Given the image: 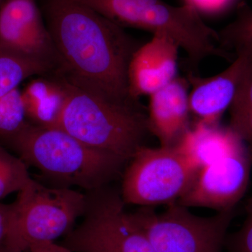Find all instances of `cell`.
Instances as JSON below:
<instances>
[{
	"mask_svg": "<svg viewBox=\"0 0 252 252\" xmlns=\"http://www.w3.org/2000/svg\"><path fill=\"white\" fill-rule=\"evenodd\" d=\"M41 3L63 74L113 99L139 101L131 97L127 74L142 44L124 28L77 0Z\"/></svg>",
	"mask_w": 252,
	"mask_h": 252,
	"instance_id": "cell-1",
	"label": "cell"
},
{
	"mask_svg": "<svg viewBox=\"0 0 252 252\" xmlns=\"http://www.w3.org/2000/svg\"><path fill=\"white\" fill-rule=\"evenodd\" d=\"M62 75L67 97L59 129L129 161L149 132L147 114L140 102L113 99Z\"/></svg>",
	"mask_w": 252,
	"mask_h": 252,
	"instance_id": "cell-2",
	"label": "cell"
},
{
	"mask_svg": "<svg viewBox=\"0 0 252 252\" xmlns=\"http://www.w3.org/2000/svg\"><path fill=\"white\" fill-rule=\"evenodd\" d=\"M27 164L61 187L88 191L106 187L122 171L126 159L91 147L61 129L28 123L9 144Z\"/></svg>",
	"mask_w": 252,
	"mask_h": 252,
	"instance_id": "cell-3",
	"label": "cell"
},
{
	"mask_svg": "<svg viewBox=\"0 0 252 252\" xmlns=\"http://www.w3.org/2000/svg\"><path fill=\"white\" fill-rule=\"evenodd\" d=\"M104 17L122 26L152 34H167L188 56L196 68L209 56L232 61L234 55L217 46L218 32L207 26L188 4L174 6L162 0H77Z\"/></svg>",
	"mask_w": 252,
	"mask_h": 252,
	"instance_id": "cell-4",
	"label": "cell"
},
{
	"mask_svg": "<svg viewBox=\"0 0 252 252\" xmlns=\"http://www.w3.org/2000/svg\"><path fill=\"white\" fill-rule=\"evenodd\" d=\"M16 210L2 243L10 251L28 252L34 244L54 242L84 216L87 195L68 187H49L32 180L18 193Z\"/></svg>",
	"mask_w": 252,
	"mask_h": 252,
	"instance_id": "cell-5",
	"label": "cell"
},
{
	"mask_svg": "<svg viewBox=\"0 0 252 252\" xmlns=\"http://www.w3.org/2000/svg\"><path fill=\"white\" fill-rule=\"evenodd\" d=\"M234 209L196 216L175 202L162 212L142 207L128 213L155 252H222Z\"/></svg>",
	"mask_w": 252,
	"mask_h": 252,
	"instance_id": "cell-6",
	"label": "cell"
},
{
	"mask_svg": "<svg viewBox=\"0 0 252 252\" xmlns=\"http://www.w3.org/2000/svg\"><path fill=\"white\" fill-rule=\"evenodd\" d=\"M84 220L62 245L73 252H155L124 210L122 195L106 187L89 191Z\"/></svg>",
	"mask_w": 252,
	"mask_h": 252,
	"instance_id": "cell-7",
	"label": "cell"
},
{
	"mask_svg": "<svg viewBox=\"0 0 252 252\" xmlns=\"http://www.w3.org/2000/svg\"><path fill=\"white\" fill-rule=\"evenodd\" d=\"M123 177L125 204L152 207L177 202L197 170L176 147H141L130 159Z\"/></svg>",
	"mask_w": 252,
	"mask_h": 252,
	"instance_id": "cell-8",
	"label": "cell"
},
{
	"mask_svg": "<svg viewBox=\"0 0 252 252\" xmlns=\"http://www.w3.org/2000/svg\"><path fill=\"white\" fill-rule=\"evenodd\" d=\"M252 151L247 144L200 169L177 203L187 207H206L217 212L234 209L248 189Z\"/></svg>",
	"mask_w": 252,
	"mask_h": 252,
	"instance_id": "cell-9",
	"label": "cell"
},
{
	"mask_svg": "<svg viewBox=\"0 0 252 252\" xmlns=\"http://www.w3.org/2000/svg\"><path fill=\"white\" fill-rule=\"evenodd\" d=\"M0 46L43 60L63 72L36 0H5L0 7Z\"/></svg>",
	"mask_w": 252,
	"mask_h": 252,
	"instance_id": "cell-10",
	"label": "cell"
},
{
	"mask_svg": "<svg viewBox=\"0 0 252 252\" xmlns=\"http://www.w3.org/2000/svg\"><path fill=\"white\" fill-rule=\"evenodd\" d=\"M180 46L167 34H153L136 51L128 68L129 92L137 99L150 95L177 77Z\"/></svg>",
	"mask_w": 252,
	"mask_h": 252,
	"instance_id": "cell-11",
	"label": "cell"
},
{
	"mask_svg": "<svg viewBox=\"0 0 252 252\" xmlns=\"http://www.w3.org/2000/svg\"><path fill=\"white\" fill-rule=\"evenodd\" d=\"M252 54L236 56L224 71L211 77L189 73V107L197 122L218 124L234 98L238 84Z\"/></svg>",
	"mask_w": 252,
	"mask_h": 252,
	"instance_id": "cell-12",
	"label": "cell"
},
{
	"mask_svg": "<svg viewBox=\"0 0 252 252\" xmlns=\"http://www.w3.org/2000/svg\"><path fill=\"white\" fill-rule=\"evenodd\" d=\"M189 91L187 78L177 76L149 95V131L157 137L160 147H175L190 128Z\"/></svg>",
	"mask_w": 252,
	"mask_h": 252,
	"instance_id": "cell-13",
	"label": "cell"
},
{
	"mask_svg": "<svg viewBox=\"0 0 252 252\" xmlns=\"http://www.w3.org/2000/svg\"><path fill=\"white\" fill-rule=\"evenodd\" d=\"M246 144L228 127L196 122L175 146L197 170L233 153Z\"/></svg>",
	"mask_w": 252,
	"mask_h": 252,
	"instance_id": "cell-14",
	"label": "cell"
},
{
	"mask_svg": "<svg viewBox=\"0 0 252 252\" xmlns=\"http://www.w3.org/2000/svg\"><path fill=\"white\" fill-rule=\"evenodd\" d=\"M21 94L30 124L59 129L67 97V89L61 73L33 79L21 91Z\"/></svg>",
	"mask_w": 252,
	"mask_h": 252,
	"instance_id": "cell-15",
	"label": "cell"
},
{
	"mask_svg": "<svg viewBox=\"0 0 252 252\" xmlns=\"http://www.w3.org/2000/svg\"><path fill=\"white\" fill-rule=\"evenodd\" d=\"M57 72L51 63L0 46V97L17 89L28 78Z\"/></svg>",
	"mask_w": 252,
	"mask_h": 252,
	"instance_id": "cell-16",
	"label": "cell"
},
{
	"mask_svg": "<svg viewBox=\"0 0 252 252\" xmlns=\"http://www.w3.org/2000/svg\"><path fill=\"white\" fill-rule=\"evenodd\" d=\"M229 109V127L252 151V56Z\"/></svg>",
	"mask_w": 252,
	"mask_h": 252,
	"instance_id": "cell-17",
	"label": "cell"
},
{
	"mask_svg": "<svg viewBox=\"0 0 252 252\" xmlns=\"http://www.w3.org/2000/svg\"><path fill=\"white\" fill-rule=\"evenodd\" d=\"M220 49L234 51L235 56L252 54V9L245 1L239 3L234 21L218 32Z\"/></svg>",
	"mask_w": 252,
	"mask_h": 252,
	"instance_id": "cell-18",
	"label": "cell"
},
{
	"mask_svg": "<svg viewBox=\"0 0 252 252\" xmlns=\"http://www.w3.org/2000/svg\"><path fill=\"white\" fill-rule=\"evenodd\" d=\"M28 123L18 88L0 97V142L11 144Z\"/></svg>",
	"mask_w": 252,
	"mask_h": 252,
	"instance_id": "cell-19",
	"label": "cell"
},
{
	"mask_svg": "<svg viewBox=\"0 0 252 252\" xmlns=\"http://www.w3.org/2000/svg\"><path fill=\"white\" fill-rule=\"evenodd\" d=\"M32 180L27 164L0 144V200L15 192L19 193Z\"/></svg>",
	"mask_w": 252,
	"mask_h": 252,
	"instance_id": "cell-20",
	"label": "cell"
},
{
	"mask_svg": "<svg viewBox=\"0 0 252 252\" xmlns=\"http://www.w3.org/2000/svg\"><path fill=\"white\" fill-rule=\"evenodd\" d=\"M245 210L246 217L241 228L225 240L229 252H252V197Z\"/></svg>",
	"mask_w": 252,
	"mask_h": 252,
	"instance_id": "cell-21",
	"label": "cell"
},
{
	"mask_svg": "<svg viewBox=\"0 0 252 252\" xmlns=\"http://www.w3.org/2000/svg\"><path fill=\"white\" fill-rule=\"evenodd\" d=\"M185 4L190 5L199 14L217 15L229 9L236 0H184Z\"/></svg>",
	"mask_w": 252,
	"mask_h": 252,
	"instance_id": "cell-22",
	"label": "cell"
},
{
	"mask_svg": "<svg viewBox=\"0 0 252 252\" xmlns=\"http://www.w3.org/2000/svg\"><path fill=\"white\" fill-rule=\"evenodd\" d=\"M16 210L15 201L11 204L0 203V244L4 241Z\"/></svg>",
	"mask_w": 252,
	"mask_h": 252,
	"instance_id": "cell-23",
	"label": "cell"
},
{
	"mask_svg": "<svg viewBox=\"0 0 252 252\" xmlns=\"http://www.w3.org/2000/svg\"><path fill=\"white\" fill-rule=\"evenodd\" d=\"M28 252H73L63 245H58L55 242H44L34 244Z\"/></svg>",
	"mask_w": 252,
	"mask_h": 252,
	"instance_id": "cell-24",
	"label": "cell"
},
{
	"mask_svg": "<svg viewBox=\"0 0 252 252\" xmlns=\"http://www.w3.org/2000/svg\"><path fill=\"white\" fill-rule=\"evenodd\" d=\"M0 252H13L11 251H10L9 249H7L5 247V245L4 244L1 243L0 244Z\"/></svg>",
	"mask_w": 252,
	"mask_h": 252,
	"instance_id": "cell-25",
	"label": "cell"
},
{
	"mask_svg": "<svg viewBox=\"0 0 252 252\" xmlns=\"http://www.w3.org/2000/svg\"><path fill=\"white\" fill-rule=\"evenodd\" d=\"M5 0H0V7H1V5L3 4V3L4 2Z\"/></svg>",
	"mask_w": 252,
	"mask_h": 252,
	"instance_id": "cell-26",
	"label": "cell"
}]
</instances>
